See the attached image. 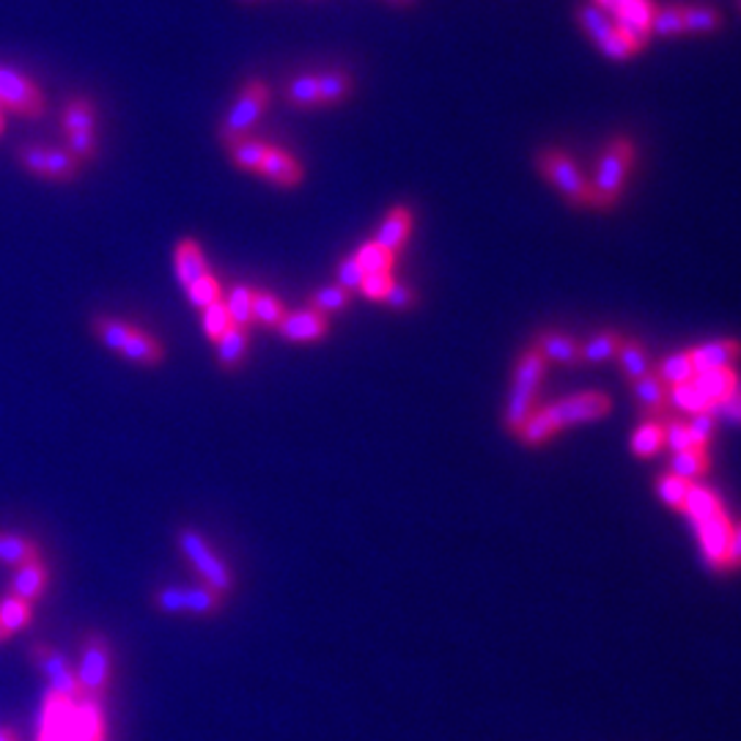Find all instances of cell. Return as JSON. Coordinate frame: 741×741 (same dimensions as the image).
Masks as SVG:
<instances>
[{"instance_id":"1","label":"cell","mask_w":741,"mask_h":741,"mask_svg":"<svg viewBox=\"0 0 741 741\" xmlns=\"http://www.w3.org/2000/svg\"><path fill=\"white\" fill-rule=\"evenodd\" d=\"M610 410V396L599 393V390H585V393H574L568 399L555 401V404L536 407L533 415L519 426L517 437L528 448H539V445L550 443L563 428L579 426V423H593L599 417H604Z\"/></svg>"},{"instance_id":"2","label":"cell","mask_w":741,"mask_h":741,"mask_svg":"<svg viewBox=\"0 0 741 741\" xmlns=\"http://www.w3.org/2000/svg\"><path fill=\"white\" fill-rule=\"evenodd\" d=\"M546 377V360L541 357L539 349L530 346L528 352L519 357L517 368H514V383L508 390V404L503 412V423L508 432L517 434L519 426L533 415L536 399H539V388Z\"/></svg>"},{"instance_id":"3","label":"cell","mask_w":741,"mask_h":741,"mask_svg":"<svg viewBox=\"0 0 741 741\" xmlns=\"http://www.w3.org/2000/svg\"><path fill=\"white\" fill-rule=\"evenodd\" d=\"M635 165V143L630 138H618L604 149L596 168L590 192H593V209H612L618 198L624 196L626 176Z\"/></svg>"},{"instance_id":"4","label":"cell","mask_w":741,"mask_h":741,"mask_svg":"<svg viewBox=\"0 0 741 741\" xmlns=\"http://www.w3.org/2000/svg\"><path fill=\"white\" fill-rule=\"evenodd\" d=\"M267 105H270V89H267V83H261V80H247L239 89V94H236L234 105L225 113L223 124H220L217 132L220 141H223L225 146H231V143L250 136L256 124L261 121V116H264Z\"/></svg>"},{"instance_id":"5","label":"cell","mask_w":741,"mask_h":741,"mask_svg":"<svg viewBox=\"0 0 741 741\" xmlns=\"http://www.w3.org/2000/svg\"><path fill=\"white\" fill-rule=\"evenodd\" d=\"M593 7L612 20L618 36L635 56L651 42V17L657 9L651 0H593Z\"/></svg>"},{"instance_id":"6","label":"cell","mask_w":741,"mask_h":741,"mask_svg":"<svg viewBox=\"0 0 741 741\" xmlns=\"http://www.w3.org/2000/svg\"><path fill=\"white\" fill-rule=\"evenodd\" d=\"M541 176H546L552 187L566 198L572 207H593V192H590V181L579 170V165L568 157L561 149H541L536 157Z\"/></svg>"},{"instance_id":"7","label":"cell","mask_w":741,"mask_h":741,"mask_svg":"<svg viewBox=\"0 0 741 741\" xmlns=\"http://www.w3.org/2000/svg\"><path fill=\"white\" fill-rule=\"evenodd\" d=\"M179 550H181V555H185L187 561L192 563V568L201 574V579L207 583V588H212L214 593H220V596L228 593L231 585H234L228 566L220 561L217 552H214L212 546L207 544V539H203V536L198 533L196 528L181 530V533H179Z\"/></svg>"},{"instance_id":"8","label":"cell","mask_w":741,"mask_h":741,"mask_svg":"<svg viewBox=\"0 0 741 741\" xmlns=\"http://www.w3.org/2000/svg\"><path fill=\"white\" fill-rule=\"evenodd\" d=\"M0 107L36 118L45 113V94L28 74L0 63Z\"/></svg>"},{"instance_id":"9","label":"cell","mask_w":741,"mask_h":741,"mask_svg":"<svg viewBox=\"0 0 741 741\" xmlns=\"http://www.w3.org/2000/svg\"><path fill=\"white\" fill-rule=\"evenodd\" d=\"M83 697H96L110 684V646L102 635H89L80 654V668L74 673Z\"/></svg>"},{"instance_id":"10","label":"cell","mask_w":741,"mask_h":741,"mask_svg":"<svg viewBox=\"0 0 741 741\" xmlns=\"http://www.w3.org/2000/svg\"><path fill=\"white\" fill-rule=\"evenodd\" d=\"M577 23L583 25L585 34L593 39V45L599 47L607 58H612V61H630V58L635 56V52L624 45V39L618 36L612 20L607 17L601 9H596L593 3H590V7L577 9Z\"/></svg>"},{"instance_id":"11","label":"cell","mask_w":741,"mask_h":741,"mask_svg":"<svg viewBox=\"0 0 741 741\" xmlns=\"http://www.w3.org/2000/svg\"><path fill=\"white\" fill-rule=\"evenodd\" d=\"M31 659H34L36 668L45 673L47 686H50V695L63 697V701H78L80 697L78 679H74L72 668H69L67 657H63L61 651H56V648L39 643V646L31 648Z\"/></svg>"},{"instance_id":"12","label":"cell","mask_w":741,"mask_h":741,"mask_svg":"<svg viewBox=\"0 0 741 741\" xmlns=\"http://www.w3.org/2000/svg\"><path fill=\"white\" fill-rule=\"evenodd\" d=\"M733 528L736 525L730 522V517L725 511L714 514V517L706 519V522L695 525L708 566L725 568V555H728V541H730V533H733Z\"/></svg>"},{"instance_id":"13","label":"cell","mask_w":741,"mask_h":741,"mask_svg":"<svg viewBox=\"0 0 741 741\" xmlns=\"http://www.w3.org/2000/svg\"><path fill=\"white\" fill-rule=\"evenodd\" d=\"M327 332H330V319L321 316L319 310H314V308L292 310V314L286 310V316H283L281 325H278V336L294 343L319 341V338H325Z\"/></svg>"},{"instance_id":"14","label":"cell","mask_w":741,"mask_h":741,"mask_svg":"<svg viewBox=\"0 0 741 741\" xmlns=\"http://www.w3.org/2000/svg\"><path fill=\"white\" fill-rule=\"evenodd\" d=\"M739 354V343L733 338H722V341L703 343V346L690 349V360L695 374H706V370L717 368H733V360Z\"/></svg>"},{"instance_id":"15","label":"cell","mask_w":741,"mask_h":741,"mask_svg":"<svg viewBox=\"0 0 741 741\" xmlns=\"http://www.w3.org/2000/svg\"><path fill=\"white\" fill-rule=\"evenodd\" d=\"M174 270L181 289H190L192 283H198L203 275H209L207 259H203V250L196 239H181L179 245H176Z\"/></svg>"},{"instance_id":"16","label":"cell","mask_w":741,"mask_h":741,"mask_svg":"<svg viewBox=\"0 0 741 741\" xmlns=\"http://www.w3.org/2000/svg\"><path fill=\"white\" fill-rule=\"evenodd\" d=\"M410 231H412V212L407 207H393L388 214H385L383 225H379L377 236H374V242H377L383 250H388V254H399L401 247H404V242L410 239Z\"/></svg>"},{"instance_id":"17","label":"cell","mask_w":741,"mask_h":741,"mask_svg":"<svg viewBox=\"0 0 741 741\" xmlns=\"http://www.w3.org/2000/svg\"><path fill=\"white\" fill-rule=\"evenodd\" d=\"M259 174L278 187H297L303 181V168H299L297 160L275 146L267 149V157L259 165Z\"/></svg>"},{"instance_id":"18","label":"cell","mask_w":741,"mask_h":741,"mask_svg":"<svg viewBox=\"0 0 741 741\" xmlns=\"http://www.w3.org/2000/svg\"><path fill=\"white\" fill-rule=\"evenodd\" d=\"M692 385L697 388V393L711 404V412L717 410L722 401H728L730 396H736V370L733 368H717L706 370V374H695Z\"/></svg>"},{"instance_id":"19","label":"cell","mask_w":741,"mask_h":741,"mask_svg":"<svg viewBox=\"0 0 741 741\" xmlns=\"http://www.w3.org/2000/svg\"><path fill=\"white\" fill-rule=\"evenodd\" d=\"M47 577H50V574H47V566L39 561V557H36V561L23 563V566L14 568L12 596H17V599L34 604V601L42 599V593H45Z\"/></svg>"},{"instance_id":"20","label":"cell","mask_w":741,"mask_h":741,"mask_svg":"<svg viewBox=\"0 0 741 741\" xmlns=\"http://www.w3.org/2000/svg\"><path fill=\"white\" fill-rule=\"evenodd\" d=\"M118 354H121L124 360H130V363L152 368V365H160L165 360V346L152 336V332H143L136 327L130 341L124 343V349Z\"/></svg>"},{"instance_id":"21","label":"cell","mask_w":741,"mask_h":741,"mask_svg":"<svg viewBox=\"0 0 741 741\" xmlns=\"http://www.w3.org/2000/svg\"><path fill=\"white\" fill-rule=\"evenodd\" d=\"M533 349H539V354L546 360V363H550V360L552 363H563V365L579 363V343L574 341L572 336H563V332H555V330L539 332Z\"/></svg>"},{"instance_id":"22","label":"cell","mask_w":741,"mask_h":741,"mask_svg":"<svg viewBox=\"0 0 741 741\" xmlns=\"http://www.w3.org/2000/svg\"><path fill=\"white\" fill-rule=\"evenodd\" d=\"M719 511H725V508H722V503H719L717 494H714L708 486H703V483H692L690 492H686V501H684V508H681V514H686L692 525H701Z\"/></svg>"},{"instance_id":"23","label":"cell","mask_w":741,"mask_h":741,"mask_svg":"<svg viewBox=\"0 0 741 741\" xmlns=\"http://www.w3.org/2000/svg\"><path fill=\"white\" fill-rule=\"evenodd\" d=\"M247 343H250V332L242 330V327H228L223 336L214 341L217 346V363L220 368L225 370H236L242 365L247 354Z\"/></svg>"},{"instance_id":"24","label":"cell","mask_w":741,"mask_h":741,"mask_svg":"<svg viewBox=\"0 0 741 741\" xmlns=\"http://www.w3.org/2000/svg\"><path fill=\"white\" fill-rule=\"evenodd\" d=\"M354 80L352 74L343 69H327V72L316 74V91H319V107L321 105H341L343 99L352 96Z\"/></svg>"},{"instance_id":"25","label":"cell","mask_w":741,"mask_h":741,"mask_svg":"<svg viewBox=\"0 0 741 741\" xmlns=\"http://www.w3.org/2000/svg\"><path fill=\"white\" fill-rule=\"evenodd\" d=\"M632 454L637 456V459H654V456L659 454V450L664 448V428H662V421H657V417H648L646 423H640L637 426V432L632 434Z\"/></svg>"},{"instance_id":"26","label":"cell","mask_w":741,"mask_h":741,"mask_svg":"<svg viewBox=\"0 0 741 741\" xmlns=\"http://www.w3.org/2000/svg\"><path fill=\"white\" fill-rule=\"evenodd\" d=\"M39 557V546L34 544L31 539L17 533H7V530H0V563H7V566H23V563L36 561Z\"/></svg>"},{"instance_id":"27","label":"cell","mask_w":741,"mask_h":741,"mask_svg":"<svg viewBox=\"0 0 741 741\" xmlns=\"http://www.w3.org/2000/svg\"><path fill=\"white\" fill-rule=\"evenodd\" d=\"M31 615H34V607L28 601L17 599L12 593L0 599V630L7 632V637L23 632L31 624Z\"/></svg>"},{"instance_id":"28","label":"cell","mask_w":741,"mask_h":741,"mask_svg":"<svg viewBox=\"0 0 741 741\" xmlns=\"http://www.w3.org/2000/svg\"><path fill=\"white\" fill-rule=\"evenodd\" d=\"M618 363H621V368H624L626 379L630 383H637V379L648 377L651 374V357H648V352L643 349V343L637 341H621V349H618Z\"/></svg>"},{"instance_id":"29","label":"cell","mask_w":741,"mask_h":741,"mask_svg":"<svg viewBox=\"0 0 741 741\" xmlns=\"http://www.w3.org/2000/svg\"><path fill=\"white\" fill-rule=\"evenodd\" d=\"M267 149H270V146H267L264 141H259L256 136H247V138H242V141L231 143L228 157H231V163L236 165V168L256 170V174H259V165L264 163Z\"/></svg>"},{"instance_id":"30","label":"cell","mask_w":741,"mask_h":741,"mask_svg":"<svg viewBox=\"0 0 741 741\" xmlns=\"http://www.w3.org/2000/svg\"><path fill=\"white\" fill-rule=\"evenodd\" d=\"M61 127L67 136L72 132H96V107L91 105V99H72L67 107H63V118Z\"/></svg>"},{"instance_id":"31","label":"cell","mask_w":741,"mask_h":741,"mask_svg":"<svg viewBox=\"0 0 741 741\" xmlns=\"http://www.w3.org/2000/svg\"><path fill=\"white\" fill-rule=\"evenodd\" d=\"M657 379L664 385V388H675V385H684L695 379V368H692L690 352H675L670 357L662 360L657 370Z\"/></svg>"},{"instance_id":"32","label":"cell","mask_w":741,"mask_h":741,"mask_svg":"<svg viewBox=\"0 0 741 741\" xmlns=\"http://www.w3.org/2000/svg\"><path fill=\"white\" fill-rule=\"evenodd\" d=\"M621 332L618 330H604L599 336H593L590 341L579 343V360L585 363H604V360L615 357L618 349H621Z\"/></svg>"},{"instance_id":"33","label":"cell","mask_w":741,"mask_h":741,"mask_svg":"<svg viewBox=\"0 0 741 741\" xmlns=\"http://www.w3.org/2000/svg\"><path fill=\"white\" fill-rule=\"evenodd\" d=\"M632 390H635L637 401H640L643 410L648 412V415H659V412L668 407V388H664L662 383L657 379V374H648V377L637 379V383H632Z\"/></svg>"},{"instance_id":"34","label":"cell","mask_w":741,"mask_h":741,"mask_svg":"<svg viewBox=\"0 0 741 741\" xmlns=\"http://www.w3.org/2000/svg\"><path fill=\"white\" fill-rule=\"evenodd\" d=\"M670 472L684 478V481L695 483L697 478H703L708 472V450L690 448L681 450V454H673V459H670Z\"/></svg>"},{"instance_id":"35","label":"cell","mask_w":741,"mask_h":741,"mask_svg":"<svg viewBox=\"0 0 741 741\" xmlns=\"http://www.w3.org/2000/svg\"><path fill=\"white\" fill-rule=\"evenodd\" d=\"M250 308H254V321H259L261 327H270V330H278L281 319L286 316V308H283L281 299L272 292H267V289H254Z\"/></svg>"},{"instance_id":"36","label":"cell","mask_w":741,"mask_h":741,"mask_svg":"<svg viewBox=\"0 0 741 741\" xmlns=\"http://www.w3.org/2000/svg\"><path fill=\"white\" fill-rule=\"evenodd\" d=\"M250 303H254V289L250 286H234L228 292V299H225V310H228V319H231V327H242V330H247V327L254 325V308H250Z\"/></svg>"},{"instance_id":"37","label":"cell","mask_w":741,"mask_h":741,"mask_svg":"<svg viewBox=\"0 0 741 741\" xmlns=\"http://www.w3.org/2000/svg\"><path fill=\"white\" fill-rule=\"evenodd\" d=\"M681 23L684 34H714L722 25V17L711 7H681Z\"/></svg>"},{"instance_id":"38","label":"cell","mask_w":741,"mask_h":741,"mask_svg":"<svg viewBox=\"0 0 741 741\" xmlns=\"http://www.w3.org/2000/svg\"><path fill=\"white\" fill-rule=\"evenodd\" d=\"M668 404H673L675 410H681V412H690V415L711 412V404H708V401L697 393V388L692 383L668 388Z\"/></svg>"},{"instance_id":"39","label":"cell","mask_w":741,"mask_h":741,"mask_svg":"<svg viewBox=\"0 0 741 741\" xmlns=\"http://www.w3.org/2000/svg\"><path fill=\"white\" fill-rule=\"evenodd\" d=\"M354 259H357V264L363 267V272L368 275V272H390V270H393L396 256L388 254V250H383L377 242L370 239V242H363V245L357 247Z\"/></svg>"},{"instance_id":"40","label":"cell","mask_w":741,"mask_h":741,"mask_svg":"<svg viewBox=\"0 0 741 741\" xmlns=\"http://www.w3.org/2000/svg\"><path fill=\"white\" fill-rule=\"evenodd\" d=\"M78 160L67 152V149H47L45 160V179L52 181H69L78 176Z\"/></svg>"},{"instance_id":"41","label":"cell","mask_w":741,"mask_h":741,"mask_svg":"<svg viewBox=\"0 0 741 741\" xmlns=\"http://www.w3.org/2000/svg\"><path fill=\"white\" fill-rule=\"evenodd\" d=\"M349 299H352V292H346L343 286H325L319 289V292L314 294V299H310V308L319 310L321 316H327L330 319L332 314H341L343 308L349 305Z\"/></svg>"},{"instance_id":"42","label":"cell","mask_w":741,"mask_h":741,"mask_svg":"<svg viewBox=\"0 0 741 741\" xmlns=\"http://www.w3.org/2000/svg\"><path fill=\"white\" fill-rule=\"evenodd\" d=\"M286 99L294 107H319V91H316V74H299L286 85Z\"/></svg>"},{"instance_id":"43","label":"cell","mask_w":741,"mask_h":741,"mask_svg":"<svg viewBox=\"0 0 741 741\" xmlns=\"http://www.w3.org/2000/svg\"><path fill=\"white\" fill-rule=\"evenodd\" d=\"M692 483L684 481V478L673 475V472H664V475H659L657 481V492L659 497H662L664 506L675 508V511H681L684 508V501H686V492H690Z\"/></svg>"},{"instance_id":"44","label":"cell","mask_w":741,"mask_h":741,"mask_svg":"<svg viewBox=\"0 0 741 741\" xmlns=\"http://www.w3.org/2000/svg\"><path fill=\"white\" fill-rule=\"evenodd\" d=\"M223 607V596L212 588H185V612L192 615H212Z\"/></svg>"},{"instance_id":"45","label":"cell","mask_w":741,"mask_h":741,"mask_svg":"<svg viewBox=\"0 0 741 741\" xmlns=\"http://www.w3.org/2000/svg\"><path fill=\"white\" fill-rule=\"evenodd\" d=\"M679 34H684V23H681V7L654 9L651 36H679Z\"/></svg>"},{"instance_id":"46","label":"cell","mask_w":741,"mask_h":741,"mask_svg":"<svg viewBox=\"0 0 741 741\" xmlns=\"http://www.w3.org/2000/svg\"><path fill=\"white\" fill-rule=\"evenodd\" d=\"M187 292V299H190V305H196V308H209V305L220 303V281L217 278L209 272V275H203L201 281L192 283L190 289H185Z\"/></svg>"},{"instance_id":"47","label":"cell","mask_w":741,"mask_h":741,"mask_svg":"<svg viewBox=\"0 0 741 741\" xmlns=\"http://www.w3.org/2000/svg\"><path fill=\"white\" fill-rule=\"evenodd\" d=\"M686 432L695 448H708L714 432H717V421H714V412H701V415H692L686 421Z\"/></svg>"},{"instance_id":"48","label":"cell","mask_w":741,"mask_h":741,"mask_svg":"<svg viewBox=\"0 0 741 741\" xmlns=\"http://www.w3.org/2000/svg\"><path fill=\"white\" fill-rule=\"evenodd\" d=\"M231 327V319H228V310H225L223 299L214 305H209V308H203V332H207L209 341H217L220 336H223L225 330Z\"/></svg>"},{"instance_id":"49","label":"cell","mask_w":741,"mask_h":741,"mask_svg":"<svg viewBox=\"0 0 741 741\" xmlns=\"http://www.w3.org/2000/svg\"><path fill=\"white\" fill-rule=\"evenodd\" d=\"M393 283H396L393 272H368V275H363V281H360L357 292L368 299H385L390 289H393Z\"/></svg>"},{"instance_id":"50","label":"cell","mask_w":741,"mask_h":741,"mask_svg":"<svg viewBox=\"0 0 741 741\" xmlns=\"http://www.w3.org/2000/svg\"><path fill=\"white\" fill-rule=\"evenodd\" d=\"M662 428H664V445H668L673 454L695 448L690 439V432H686V421H664Z\"/></svg>"},{"instance_id":"51","label":"cell","mask_w":741,"mask_h":741,"mask_svg":"<svg viewBox=\"0 0 741 741\" xmlns=\"http://www.w3.org/2000/svg\"><path fill=\"white\" fill-rule=\"evenodd\" d=\"M67 152L74 160H91L96 154V132H72L67 136Z\"/></svg>"},{"instance_id":"52","label":"cell","mask_w":741,"mask_h":741,"mask_svg":"<svg viewBox=\"0 0 741 741\" xmlns=\"http://www.w3.org/2000/svg\"><path fill=\"white\" fill-rule=\"evenodd\" d=\"M363 275H365L363 267L357 264L354 256H346V259H341V264H338V286H343L346 292H357Z\"/></svg>"},{"instance_id":"53","label":"cell","mask_w":741,"mask_h":741,"mask_svg":"<svg viewBox=\"0 0 741 741\" xmlns=\"http://www.w3.org/2000/svg\"><path fill=\"white\" fill-rule=\"evenodd\" d=\"M154 601H157V607L163 612L181 615V612H185V588H179V585H168V588L157 590Z\"/></svg>"},{"instance_id":"54","label":"cell","mask_w":741,"mask_h":741,"mask_svg":"<svg viewBox=\"0 0 741 741\" xmlns=\"http://www.w3.org/2000/svg\"><path fill=\"white\" fill-rule=\"evenodd\" d=\"M385 303H388L393 310H412L417 305V294H415V289L404 286V283H393V289L388 292Z\"/></svg>"},{"instance_id":"55","label":"cell","mask_w":741,"mask_h":741,"mask_svg":"<svg viewBox=\"0 0 741 741\" xmlns=\"http://www.w3.org/2000/svg\"><path fill=\"white\" fill-rule=\"evenodd\" d=\"M45 160H47V149L36 146V143H28V146L20 149V163L36 176H45Z\"/></svg>"},{"instance_id":"56","label":"cell","mask_w":741,"mask_h":741,"mask_svg":"<svg viewBox=\"0 0 741 741\" xmlns=\"http://www.w3.org/2000/svg\"><path fill=\"white\" fill-rule=\"evenodd\" d=\"M714 412L725 415V417H728V423H733V426H736V423H739V393L730 396L728 401H722V404H719Z\"/></svg>"},{"instance_id":"57","label":"cell","mask_w":741,"mask_h":741,"mask_svg":"<svg viewBox=\"0 0 741 741\" xmlns=\"http://www.w3.org/2000/svg\"><path fill=\"white\" fill-rule=\"evenodd\" d=\"M388 3H393V7H399V9H410V7H415L417 0H388Z\"/></svg>"},{"instance_id":"58","label":"cell","mask_w":741,"mask_h":741,"mask_svg":"<svg viewBox=\"0 0 741 741\" xmlns=\"http://www.w3.org/2000/svg\"><path fill=\"white\" fill-rule=\"evenodd\" d=\"M0 741H17V736H14L9 728H0Z\"/></svg>"},{"instance_id":"59","label":"cell","mask_w":741,"mask_h":741,"mask_svg":"<svg viewBox=\"0 0 741 741\" xmlns=\"http://www.w3.org/2000/svg\"><path fill=\"white\" fill-rule=\"evenodd\" d=\"M3 130H7V110L0 107V136H3Z\"/></svg>"},{"instance_id":"60","label":"cell","mask_w":741,"mask_h":741,"mask_svg":"<svg viewBox=\"0 0 741 741\" xmlns=\"http://www.w3.org/2000/svg\"><path fill=\"white\" fill-rule=\"evenodd\" d=\"M7 640H9V637H7V632L0 630V643H7Z\"/></svg>"},{"instance_id":"61","label":"cell","mask_w":741,"mask_h":741,"mask_svg":"<svg viewBox=\"0 0 741 741\" xmlns=\"http://www.w3.org/2000/svg\"><path fill=\"white\" fill-rule=\"evenodd\" d=\"M239 3H259V0H239Z\"/></svg>"}]
</instances>
